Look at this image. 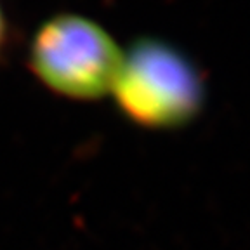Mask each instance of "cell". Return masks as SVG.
I'll list each match as a JSON object with an SVG mask.
<instances>
[{
    "label": "cell",
    "mask_w": 250,
    "mask_h": 250,
    "mask_svg": "<svg viewBox=\"0 0 250 250\" xmlns=\"http://www.w3.org/2000/svg\"><path fill=\"white\" fill-rule=\"evenodd\" d=\"M111 94L136 124L170 129L195 118L205 87L193 59L181 49L165 40L141 39L122 54Z\"/></svg>",
    "instance_id": "6da1fadb"
},
{
    "label": "cell",
    "mask_w": 250,
    "mask_h": 250,
    "mask_svg": "<svg viewBox=\"0 0 250 250\" xmlns=\"http://www.w3.org/2000/svg\"><path fill=\"white\" fill-rule=\"evenodd\" d=\"M122 51L109 31L80 14L43 21L28 49V66L58 96L94 101L111 92Z\"/></svg>",
    "instance_id": "7a4b0ae2"
},
{
    "label": "cell",
    "mask_w": 250,
    "mask_h": 250,
    "mask_svg": "<svg viewBox=\"0 0 250 250\" xmlns=\"http://www.w3.org/2000/svg\"><path fill=\"white\" fill-rule=\"evenodd\" d=\"M5 18H4V11H2V5H0V51H2V45H4L5 40Z\"/></svg>",
    "instance_id": "3957f363"
}]
</instances>
